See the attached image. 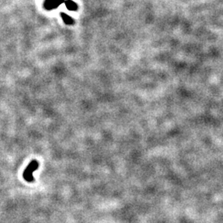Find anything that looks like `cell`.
I'll use <instances>...</instances> for the list:
<instances>
[{
    "label": "cell",
    "instance_id": "6da1fadb",
    "mask_svg": "<svg viewBox=\"0 0 223 223\" xmlns=\"http://www.w3.org/2000/svg\"><path fill=\"white\" fill-rule=\"evenodd\" d=\"M37 162H32V164L30 165V166L28 167V169H27V170H26V172L24 173V178H25L27 180H32V179H31V177H32V175H31V173H32V170H34V169L37 168Z\"/></svg>",
    "mask_w": 223,
    "mask_h": 223
},
{
    "label": "cell",
    "instance_id": "7a4b0ae2",
    "mask_svg": "<svg viewBox=\"0 0 223 223\" xmlns=\"http://www.w3.org/2000/svg\"><path fill=\"white\" fill-rule=\"evenodd\" d=\"M60 16L62 17L63 21L66 23V24H68V25H71V24H73V23H74V20H73V19L70 18V17L68 16L67 14L62 13H60Z\"/></svg>",
    "mask_w": 223,
    "mask_h": 223
},
{
    "label": "cell",
    "instance_id": "3957f363",
    "mask_svg": "<svg viewBox=\"0 0 223 223\" xmlns=\"http://www.w3.org/2000/svg\"><path fill=\"white\" fill-rule=\"evenodd\" d=\"M66 7L67 8H69V10H77V8H78V6H77V4L76 3H74V2H72V1H67L66 2Z\"/></svg>",
    "mask_w": 223,
    "mask_h": 223
}]
</instances>
